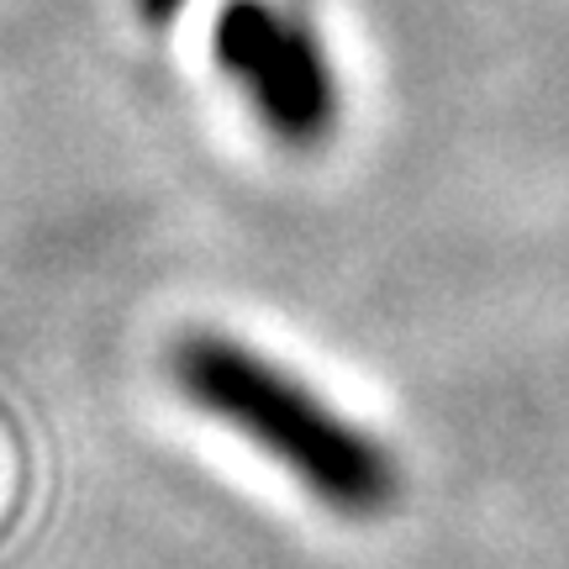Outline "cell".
Listing matches in <instances>:
<instances>
[{"label":"cell","mask_w":569,"mask_h":569,"mask_svg":"<svg viewBox=\"0 0 569 569\" xmlns=\"http://www.w3.org/2000/svg\"><path fill=\"white\" fill-rule=\"evenodd\" d=\"M217 69L284 148H317L338 122V80L317 32L269 0H227L211 27Z\"/></svg>","instance_id":"cell-2"},{"label":"cell","mask_w":569,"mask_h":569,"mask_svg":"<svg viewBox=\"0 0 569 569\" xmlns=\"http://www.w3.org/2000/svg\"><path fill=\"white\" fill-rule=\"evenodd\" d=\"M138 6V17L148 21V27H169V21L184 11V0H132Z\"/></svg>","instance_id":"cell-3"},{"label":"cell","mask_w":569,"mask_h":569,"mask_svg":"<svg viewBox=\"0 0 569 569\" xmlns=\"http://www.w3.org/2000/svg\"><path fill=\"white\" fill-rule=\"evenodd\" d=\"M169 380L190 407L248 438L322 507L369 517L396 501V465L386 448L259 348L227 332H190L169 348Z\"/></svg>","instance_id":"cell-1"}]
</instances>
